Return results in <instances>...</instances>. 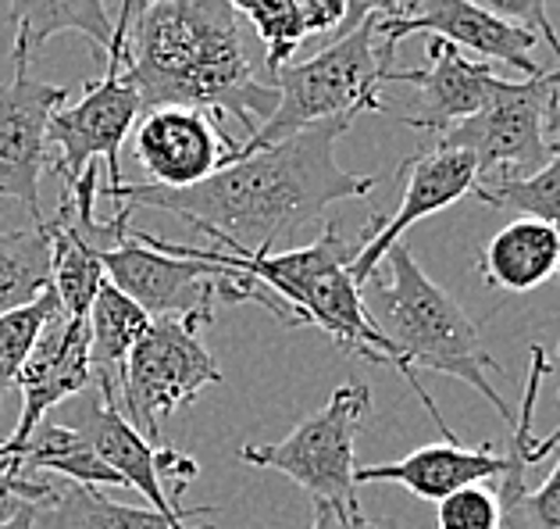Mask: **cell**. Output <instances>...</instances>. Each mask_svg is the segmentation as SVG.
<instances>
[{"mask_svg": "<svg viewBox=\"0 0 560 529\" xmlns=\"http://www.w3.org/2000/svg\"><path fill=\"white\" fill-rule=\"evenodd\" d=\"M225 4L254 25L257 39L265 44L268 72H279L282 65H290L296 47L307 39V25L293 0H225Z\"/></svg>", "mask_w": 560, "mask_h": 529, "instance_id": "d4e9b609", "label": "cell"}, {"mask_svg": "<svg viewBox=\"0 0 560 529\" xmlns=\"http://www.w3.org/2000/svg\"><path fill=\"white\" fill-rule=\"evenodd\" d=\"M11 22H15V50H11L15 72L30 69L33 54L50 36L79 33L104 58L115 33V19L107 15L104 0H11Z\"/></svg>", "mask_w": 560, "mask_h": 529, "instance_id": "d6986e66", "label": "cell"}, {"mask_svg": "<svg viewBox=\"0 0 560 529\" xmlns=\"http://www.w3.org/2000/svg\"><path fill=\"white\" fill-rule=\"evenodd\" d=\"M404 180V197L389 219H382V226L372 233V240L364 243L361 254L353 257L350 276L358 287H364L368 279L378 273L382 257H386L396 243L404 240V233L415 222L429 219V215L443 211L450 205H457L460 197L475 194V161L471 154L457 151V147L432 143L425 151H418L411 161L400 165Z\"/></svg>", "mask_w": 560, "mask_h": 529, "instance_id": "9a60e30c", "label": "cell"}, {"mask_svg": "<svg viewBox=\"0 0 560 529\" xmlns=\"http://www.w3.org/2000/svg\"><path fill=\"white\" fill-rule=\"evenodd\" d=\"M300 19L307 25V36L311 33H332L336 25L347 22V0H293Z\"/></svg>", "mask_w": 560, "mask_h": 529, "instance_id": "d6a6232c", "label": "cell"}, {"mask_svg": "<svg viewBox=\"0 0 560 529\" xmlns=\"http://www.w3.org/2000/svg\"><path fill=\"white\" fill-rule=\"evenodd\" d=\"M0 529H39L36 526V505H22L15 515H8V519L0 522Z\"/></svg>", "mask_w": 560, "mask_h": 529, "instance_id": "d590c367", "label": "cell"}, {"mask_svg": "<svg viewBox=\"0 0 560 529\" xmlns=\"http://www.w3.org/2000/svg\"><path fill=\"white\" fill-rule=\"evenodd\" d=\"M350 126L353 122L343 118L318 122L257 151H243L240 143V154L229 165L186 189L101 183V197L179 215L229 254H271L276 243L293 240L339 200L375 189V175H353L336 161V143Z\"/></svg>", "mask_w": 560, "mask_h": 529, "instance_id": "6da1fadb", "label": "cell"}, {"mask_svg": "<svg viewBox=\"0 0 560 529\" xmlns=\"http://www.w3.org/2000/svg\"><path fill=\"white\" fill-rule=\"evenodd\" d=\"M478 273L503 294H528L560 276V233L539 219H514L489 237Z\"/></svg>", "mask_w": 560, "mask_h": 529, "instance_id": "ac0fdd59", "label": "cell"}, {"mask_svg": "<svg viewBox=\"0 0 560 529\" xmlns=\"http://www.w3.org/2000/svg\"><path fill=\"white\" fill-rule=\"evenodd\" d=\"M415 33L440 36L460 50H475L489 61L517 69L522 79H536L546 72L536 65V58H532V47L539 44V36H532L528 30H517V25L489 15V11L475 8L471 0H415L404 15L378 19V25H375V36H382L378 54L389 69H393L396 44Z\"/></svg>", "mask_w": 560, "mask_h": 529, "instance_id": "8fae6325", "label": "cell"}, {"mask_svg": "<svg viewBox=\"0 0 560 529\" xmlns=\"http://www.w3.org/2000/svg\"><path fill=\"white\" fill-rule=\"evenodd\" d=\"M375 25L378 19L368 15L350 33H339L336 44L318 50L314 58L282 65L279 72H271L279 104L271 118L254 129V137H247L243 151L279 143L300 129L318 126V122H358L368 112L386 115L378 90L389 65L375 50Z\"/></svg>", "mask_w": 560, "mask_h": 529, "instance_id": "277c9868", "label": "cell"}, {"mask_svg": "<svg viewBox=\"0 0 560 529\" xmlns=\"http://www.w3.org/2000/svg\"><path fill=\"white\" fill-rule=\"evenodd\" d=\"M550 369V361H546V350L536 347L532 350V372H528V383H525V398H522V415L514 418V437L517 444H522V458L525 465H536V461H542L546 455L553 451V447L560 444V426L553 433H546V437L532 440V418H536V401H539V383H542V372Z\"/></svg>", "mask_w": 560, "mask_h": 529, "instance_id": "83f0119b", "label": "cell"}, {"mask_svg": "<svg viewBox=\"0 0 560 529\" xmlns=\"http://www.w3.org/2000/svg\"><path fill=\"white\" fill-rule=\"evenodd\" d=\"M411 4H415V0H400V15H404V11L411 8Z\"/></svg>", "mask_w": 560, "mask_h": 529, "instance_id": "74e56055", "label": "cell"}, {"mask_svg": "<svg viewBox=\"0 0 560 529\" xmlns=\"http://www.w3.org/2000/svg\"><path fill=\"white\" fill-rule=\"evenodd\" d=\"M140 4H150V0H140Z\"/></svg>", "mask_w": 560, "mask_h": 529, "instance_id": "ab89813d", "label": "cell"}, {"mask_svg": "<svg viewBox=\"0 0 560 529\" xmlns=\"http://www.w3.org/2000/svg\"><path fill=\"white\" fill-rule=\"evenodd\" d=\"M425 69H389L382 76V83H411L418 90V115H396L400 126H411L432 137H443L450 126L471 118L493 93L508 83L500 79L486 61L464 58V50L446 44L440 36H425Z\"/></svg>", "mask_w": 560, "mask_h": 529, "instance_id": "2e32d148", "label": "cell"}, {"mask_svg": "<svg viewBox=\"0 0 560 529\" xmlns=\"http://www.w3.org/2000/svg\"><path fill=\"white\" fill-rule=\"evenodd\" d=\"M11 476H30V472H58L68 483L83 486H126V480L93 451L90 440L72 426H36L33 437L25 440L8 461Z\"/></svg>", "mask_w": 560, "mask_h": 529, "instance_id": "44dd1931", "label": "cell"}, {"mask_svg": "<svg viewBox=\"0 0 560 529\" xmlns=\"http://www.w3.org/2000/svg\"><path fill=\"white\" fill-rule=\"evenodd\" d=\"M65 97V87L39 83L30 72L0 87V197L19 200L33 226L47 222L39 208V180L50 169L47 122Z\"/></svg>", "mask_w": 560, "mask_h": 529, "instance_id": "4fadbf2b", "label": "cell"}, {"mask_svg": "<svg viewBox=\"0 0 560 529\" xmlns=\"http://www.w3.org/2000/svg\"><path fill=\"white\" fill-rule=\"evenodd\" d=\"M497 526H500L497 486L471 483L440 501V529H497Z\"/></svg>", "mask_w": 560, "mask_h": 529, "instance_id": "4316f807", "label": "cell"}, {"mask_svg": "<svg viewBox=\"0 0 560 529\" xmlns=\"http://www.w3.org/2000/svg\"><path fill=\"white\" fill-rule=\"evenodd\" d=\"M107 283L132 297L150 319L183 315L208 325L218 304H261L279 322L282 308L236 268H225L208 257H189L168 248V240L150 233H129L115 251L101 257Z\"/></svg>", "mask_w": 560, "mask_h": 529, "instance_id": "5b68a950", "label": "cell"}, {"mask_svg": "<svg viewBox=\"0 0 560 529\" xmlns=\"http://www.w3.org/2000/svg\"><path fill=\"white\" fill-rule=\"evenodd\" d=\"M475 197L489 208L517 211V219H539L560 233V137L550 140V161L539 172L511 183L475 186Z\"/></svg>", "mask_w": 560, "mask_h": 529, "instance_id": "cb8c5ba5", "label": "cell"}, {"mask_svg": "<svg viewBox=\"0 0 560 529\" xmlns=\"http://www.w3.org/2000/svg\"><path fill=\"white\" fill-rule=\"evenodd\" d=\"M372 409V390L368 383L336 387L322 412L307 415L290 437L276 444H247L240 458L257 469H276L290 476L311 501H325L350 522H361L368 515L358 505V429L364 412Z\"/></svg>", "mask_w": 560, "mask_h": 529, "instance_id": "8992f818", "label": "cell"}, {"mask_svg": "<svg viewBox=\"0 0 560 529\" xmlns=\"http://www.w3.org/2000/svg\"><path fill=\"white\" fill-rule=\"evenodd\" d=\"M72 429H79L83 437L90 440V447L97 451L107 465H112L126 486L140 491L147 497V505L168 515L175 522H189L197 515H211V508H186L179 505L168 491H165V480H175V486L186 494V483L197 480V461L186 458L172 447H154L147 444L140 433H136L126 418H121L118 404L107 401V398H93L86 401L83 409L75 412L72 418Z\"/></svg>", "mask_w": 560, "mask_h": 529, "instance_id": "30bf717a", "label": "cell"}, {"mask_svg": "<svg viewBox=\"0 0 560 529\" xmlns=\"http://www.w3.org/2000/svg\"><path fill=\"white\" fill-rule=\"evenodd\" d=\"M150 315L121 294L115 283L104 279V287L93 297V304L86 311V330H90V365H93V383L97 393L107 401H115L118 379L126 372V361L132 355V347L140 344V336L147 333Z\"/></svg>", "mask_w": 560, "mask_h": 529, "instance_id": "ffe728a7", "label": "cell"}, {"mask_svg": "<svg viewBox=\"0 0 560 529\" xmlns=\"http://www.w3.org/2000/svg\"><path fill=\"white\" fill-rule=\"evenodd\" d=\"M121 61L147 112L197 107L232 115L254 137L279 104L276 87L254 76L240 15L225 0H136Z\"/></svg>", "mask_w": 560, "mask_h": 529, "instance_id": "7a4b0ae2", "label": "cell"}, {"mask_svg": "<svg viewBox=\"0 0 560 529\" xmlns=\"http://www.w3.org/2000/svg\"><path fill=\"white\" fill-rule=\"evenodd\" d=\"M508 469L497 480V494H500V526L497 529H536L528 511V486H525V458H522V444L517 437H511L508 451Z\"/></svg>", "mask_w": 560, "mask_h": 529, "instance_id": "f1b7e54d", "label": "cell"}, {"mask_svg": "<svg viewBox=\"0 0 560 529\" xmlns=\"http://www.w3.org/2000/svg\"><path fill=\"white\" fill-rule=\"evenodd\" d=\"M132 11H136V0H121L112 44H107V54H104V76L97 83H86L83 97L75 104H61L47 122V143H54L61 151L50 169L61 175L65 186L75 183L90 165H107L112 183H104V186L121 183L118 154L129 140L136 118L143 112L140 93H136L132 79L126 72V61H121Z\"/></svg>", "mask_w": 560, "mask_h": 529, "instance_id": "9c48e42d", "label": "cell"}, {"mask_svg": "<svg viewBox=\"0 0 560 529\" xmlns=\"http://www.w3.org/2000/svg\"><path fill=\"white\" fill-rule=\"evenodd\" d=\"M557 69L536 79H508L471 118L450 126L435 143L475 161V186L525 180L550 161V107Z\"/></svg>", "mask_w": 560, "mask_h": 529, "instance_id": "ba28073f", "label": "cell"}, {"mask_svg": "<svg viewBox=\"0 0 560 529\" xmlns=\"http://www.w3.org/2000/svg\"><path fill=\"white\" fill-rule=\"evenodd\" d=\"M368 519H361V522H350L347 515H339L332 505H325V501H314V522H311V529H361Z\"/></svg>", "mask_w": 560, "mask_h": 529, "instance_id": "e575fe53", "label": "cell"}, {"mask_svg": "<svg viewBox=\"0 0 560 529\" xmlns=\"http://www.w3.org/2000/svg\"><path fill=\"white\" fill-rule=\"evenodd\" d=\"M361 529H378V526H375V522H372V519H368V522H364V526H361Z\"/></svg>", "mask_w": 560, "mask_h": 529, "instance_id": "f35d334b", "label": "cell"}, {"mask_svg": "<svg viewBox=\"0 0 560 529\" xmlns=\"http://www.w3.org/2000/svg\"><path fill=\"white\" fill-rule=\"evenodd\" d=\"M47 290H50L47 226L0 233V315L33 304Z\"/></svg>", "mask_w": 560, "mask_h": 529, "instance_id": "603a6c76", "label": "cell"}, {"mask_svg": "<svg viewBox=\"0 0 560 529\" xmlns=\"http://www.w3.org/2000/svg\"><path fill=\"white\" fill-rule=\"evenodd\" d=\"M58 311H61V301L50 287L47 294H39L33 304L0 315V401H4V393L15 387V379L22 372L25 358H30L33 344L39 341L44 325L58 315Z\"/></svg>", "mask_w": 560, "mask_h": 529, "instance_id": "484cf974", "label": "cell"}, {"mask_svg": "<svg viewBox=\"0 0 560 529\" xmlns=\"http://www.w3.org/2000/svg\"><path fill=\"white\" fill-rule=\"evenodd\" d=\"M50 491L54 486L47 483H30L22 476H11L8 465L0 461V522H4L8 515H15L22 505H39Z\"/></svg>", "mask_w": 560, "mask_h": 529, "instance_id": "4dcf8cb0", "label": "cell"}, {"mask_svg": "<svg viewBox=\"0 0 560 529\" xmlns=\"http://www.w3.org/2000/svg\"><path fill=\"white\" fill-rule=\"evenodd\" d=\"M471 4L489 11V15L503 19V22L517 25V30H528L532 36L546 39L550 50L557 54V61H560V36L550 22V11H546V0H471Z\"/></svg>", "mask_w": 560, "mask_h": 529, "instance_id": "f546056e", "label": "cell"}, {"mask_svg": "<svg viewBox=\"0 0 560 529\" xmlns=\"http://www.w3.org/2000/svg\"><path fill=\"white\" fill-rule=\"evenodd\" d=\"M347 30L350 33L353 25L364 22L368 15H375V19H396L400 15V0H347Z\"/></svg>", "mask_w": 560, "mask_h": 529, "instance_id": "836d02e7", "label": "cell"}, {"mask_svg": "<svg viewBox=\"0 0 560 529\" xmlns=\"http://www.w3.org/2000/svg\"><path fill=\"white\" fill-rule=\"evenodd\" d=\"M39 529H189L154 508H132L104 497L97 486L65 483L36 505ZM211 529V526H203Z\"/></svg>", "mask_w": 560, "mask_h": 529, "instance_id": "7402d4cb", "label": "cell"}, {"mask_svg": "<svg viewBox=\"0 0 560 529\" xmlns=\"http://www.w3.org/2000/svg\"><path fill=\"white\" fill-rule=\"evenodd\" d=\"M528 511L536 529H560V461L539 491H528Z\"/></svg>", "mask_w": 560, "mask_h": 529, "instance_id": "1f68e13d", "label": "cell"}, {"mask_svg": "<svg viewBox=\"0 0 560 529\" xmlns=\"http://www.w3.org/2000/svg\"><path fill=\"white\" fill-rule=\"evenodd\" d=\"M508 469V455L497 451V447H468L460 444H429L418 447L400 461H386V465H358L353 472V483H396L404 491H411L421 501H435L440 505L443 497H450L460 486L471 483H497Z\"/></svg>", "mask_w": 560, "mask_h": 529, "instance_id": "e0dca14e", "label": "cell"}, {"mask_svg": "<svg viewBox=\"0 0 560 529\" xmlns=\"http://www.w3.org/2000/svg\"><path fill=\"white\" fill-rule=\"evenodd\" d=\"M378 268H386V276L382 279L372 276L361 287L368 319L375 322V330L386 336L396 355H400L404 379L418 393V401L425 404L432 423L440 426L443 440L457 444L454 429L446 426V418L435 409L432 393L421 387L418 372H440V376L457 379V383H468L475 393H482V398L493 404L503 423L514 426L511 404L500 398V390L493 383H489V372H500V365L482 347V336H478V325L468 319V311H464L440 283L429 279V273L418 265V257L411 254L407 243H396V248L382 257Z\"/></svg>", "mask_w": 560, "mask_h": 529, "instance_id": "3957f363", "label": "cell"}, {"mask_svg": "<svg viewBox=\"0 0 560 529\" xmlns=\"http://www.w3.org/2000/svg\"><path fill=\"white\" fill-rule=\"evenodd\" d=\"M93 383L90 365V330L86 319H72L58 311L39 333L30 358H25L15 387L22 390V412L11 437L0 440V461H8L19 447L33 437L36 426H44L50 409L79 398Z\"/></svg>", "mask_w": 560, "mask_h": 529, "instance_id": "5bb4252c", "label": "cell"}, {"mask_svg": "<svg viewBox=\"0 0 560 529\" xmlns=\"http://www.w3.org/2000/svg\"><path fill=\"white\" fill-rule=\"evenodd\" d=\"M132 154L161 189L203 183L240 154V140L222 129V118L197 107H150L136 126Z\"/></svg>", "mask_w": 560, "mask_h": 529, "instance_id": "7c38bea8", "label": "cell"}, {"mask_svg": "<svg viewBox=\"0 0 560 529\" xmlns=\"http://www.w3.org/2000/svg\"><path fill=\"white\" fill-rule=\"evenodd\" d=\"M560 137V69H557V90H553V107H550V140Z\"/></svg>", "mask_w": 560, "mask_h": 529, "instance_id": "8d00e7d4", "label": "cell"}, {"mask_svg": "<svg viewBox=\"0 0 560 529\" xmlns=\"http://www.w3.org/2000/svg\"><path fill=\"white\" fill-rule=\"evenodd\" d=\"M197 319H150L118 379L115 404L147 444L161 447V418L194 404L208 387L222 383V369L200 341Z\"/></svg>", "mask_w": 560, "mask_h": 529, "instance_id": "52a82bcc", "label": "cell"}]
</instances>
